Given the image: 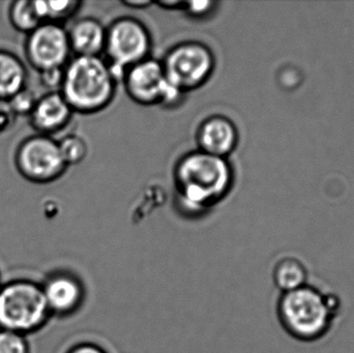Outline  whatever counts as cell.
<instances>
[{
    "instance_id": "obj_16",
    "label": "cell",
    "mask_w": 354,
    "mask_h": 353,
    "mask_svg": "<svg viewBox=\"0 0 354 353\" xmlns=\"http://www.w3.org/2000/svg\"><path fill=\"white\" fill-rule=\"evenodd\" d=\"M10 20L17 30L27 35L43 24L32 0L12 2L10 8Z\"/></svg>"
},
{
    "instance_id": "obj_7",
    "label": "cell",
    "mask_w": 354,
    "mask_h": 353,
    "mask_svg": "<svg viewBox=\"0 0 354 353\" xmlns=\"http://www.w3.org/2000/svg\"><path fill=\"white\" fill-rule=\"evenodd\" d=\"M15 163L19 173L35 184H48L66 172L58 141L47 135L37 134L25 139L16 151Z\"/></svg>"
},
{
    "instance_id": "obj_9",
    "label": "cell",
    "mask_w": 354,
    "mask_h": 353,
    "mask_svg": "<svg viewBox=\"0 0 354 353\" xmlns=\"http://www.w3.org/2000/svg\"><path fill=\"white\" fill-rule=\"evenodd\" d=\"M71 51L68 31L58 23H43L27 35L25 41L27 60L39 72L64 68Z\"/></svg>"
},
{
    "instance_id": "obj_21",
    "label": "cell",
    "mask_w": 354,
    "mask_h": 353,
    "mask_svg": "<svg viewBox=\"0 0 354 353\" xmlns=\"http://www.w3.org/2000/svg\"><path fill=\"white\" fill-rule=\"evenodd\" d=\"M214 6L212 1H189L185 2L183 10L194 18H201L212 10Z\"/></svg>"
},
{
    "instance_id": "obj_1",
    "label": "cell",
    "mask_w": 354,
    "mask_h": 353,
    "mask_svg": "<svg viewBox=\"0 0 354 353\" xmlns=\"http://www.w3.org/2000/svg\"><path fill=\"white\" fill-rule=\"evenodd\" d=\"M174 178L181 204L191 213H199L226 196L233 174L226 159L198 151L178 162Z\"/></svg>"
},
{
    "instance_id": "obj_11",
    "label": "cell",
    "mask_w": 354,
    "mask_h": 353,
    "mask_svg": "<svg viewBox=\"0 0 354 353\" xmlns=\"http://www.w3.org/2000/svg\"><path fill=\"white\" fill-rule=\"evenodd\" d=\"M239 134L234 124L224 116L207 118L200 124L197 133L199 151L226 159L237 145Z\"/></svg>"
},
{
    "instance_id": "obj_4",
    "label": "cell",
    "mask_w": 354,
    "mask_h": 353,
    "mask_svg": "<svg viewBox=\"0 0 354 353\" xmlns=\"http://www.w3.org/2000/svg\"><path fill=\"white\" fill-rule=\"evenodd\" d=\"M334 300L312 288L285 292L279 305L283 325L295 337L312 340L322 336L330 325Z\"/></svg>"
},
{
    "instance_id": "obj_20",
    "label": "cell",
    "mask_w": 354,
    "mask_h": 353,
    "mask_svg": "<svg viewBox=\"0 0 354 353\" xmlns=\"http://www.w3.org/2000/svg\"><path fill=\"white\" fill-rule=\"evenodd\" d=\"M64 68L43 70L41 74V82L50 91H59L64 80Z\"/></svg>"
},
{
    "instance_id": "obj_19",
    "label": "cell",
    "mask_w": 354,
    "mask_h": 353,
    "mask_svg": "<svg viewBox=\"0 0 354 353\" xmlns=\"http://www.w3.org/2000/svg\"><path fill=\"white\" fill-rule=\"evenodd\" d=\"M0 353H29L24 336L0 330Z\"/></svg>"
},
{
    "instance_id": "obj_18",
    "label": "cell",
    "mask_w": 354,
    "mask_h": 353,
    "mask_svg": "<svg viewBox=\"0 0 354 353\" xmlns=\"http://www.w3.org/2000/svg\"><path fill=\"white\" fill-rule=\"evenodd\" d=\"M62 159L66 166L77 165L85 159L87 155V145L82 138L76 135H68L58 141Z\"/></svg>"
},
{
    "instance_id": "obj_8",
    "label": "cell",
    "mask_w": 354,
    "mask_h": 353,
    "mask_svg": "<svg viewBox=\"0 0 354 353\" xmlns=\"http://www.w3.org/2000/svg\"><path fill=\"white\" fill-rule=\"evenodd\" d=\"M124 79L131 99L140 105H169L181 95L168 82L163 64L151 58L129 68Z\"/></svg>"
},
{
    "instance_id": "obj_13",
    "label": "cell",
    "mask_w": 354,
    "mask_h": 353,
    "mask_svg": "<svg viewBox=\"0 0 354 353\" xmlns=\"http://www.w3.org/2000/svg\"><path fill=\"white\" fill-rule=\"evenodd\" d=\"M68 33L71 50L78 56L99 57L105 50L107 30L95 19L77 21Z\"/></svg>"
},
{
    "instance_id": "obj_2",
    "label": "cell",
    "mask_w": 354,
    "mask_h": 353,
    "mask_svg": "<svg viewBox=\"0 0 354 353\" xmlns=\"http://www.w3.org/2000/svg\"><path fill=\"white\" fill-rule=\"evenodd\" d=\"M115 84L110 66L101 58L77 56L64 66L59 91L73 112L97 113L111 103Z\"/></svg>"
},
{
    "instance_id": "obj_12",
    "label": "cell",
    "mask_w": 354,
    "mask_h": 353,
    "mask_svg": "<svg viewBox=\"0 0 354 353\" xmlns=\"http://www.w3.org/2000/svg\"><path fill=\"white\" fill-rule=\"evenodd\" d=\"M73 110L60 91H50L37 99L29 113L31 126L41 135L62 130L70 122Z\"/></svg>"
},
{
    "instance_id": "obj_17",
    "label": "cell",
    "mask_w": 354,
    "mask_h": 353,
    "mask_svg": "<svg viewBox=\"0 0 354 353\" xmlns=\"http://www.w3.org/2000/svg\"><path fill=\"white\" fill-rule=\"evenodd\" d=\"M80 2L75 0L66 1H35L37 14L43 23H57L70 18L78 10Z\"/></svg>"
},
{
    "instance_id": "obj_23",
    "label": "cell",
    "mask_w": 354,
    "mask_h": 353,
    "mask_svg": "<svg viewBox=\"0 0 354 353\" xmlns=\"http://www.w3.org/2000/svg\"><path fill=\"white\" fill-rule=\"evenodd\" d=\"M126 6H130V8H145L147 6H151V2L149 1H127L124 2Z\"/></svg>"
},
{
    "instance_id": "obj_6",
    "label": "cell",
    "mask_w": 354,
    "mask_h": 353,
    "mask_svg": "<svg viewBox=\"0 0 354 353\" xmlns=\"http://www.w3.org/2000/svg\"><path fill=\"white\" fill-rule=\"evenodd\" d=\"M162 64L168 82L183 93L199 88L209 79L214 58L203 44L187 41L174 48Z\"/></svg>"
},
{
    "instance_id": "obj_5",
    "label": "cell",
    "mask_w": 354,
    "mask_h": 353,
    "mask_svg": "<svg viewBox=\"0 0 354 353\" xmlns=\"http://www.w3.org/2000/svg\"><path fill=\"white\" fill-rule=\"evenodd\" d=\"M151 47V35L142 23L132 18L114 22L107 30L105 50L115 80L124 79L129 68L147 59Z\"/></svg>"
},
{
    "instance_id": "obj_15",
    "label": "cell",
    "mask_w": 354,
    "mask_h": 353,
    "mask_svg": "<svg viewBox=\"0 0 354 353\" xmlns=\"http://www.w3.org/2000/svg\"><path fill=\"white\" fill-rule=\"evenodd\" d=\"M274 278L277 286L283 292H292L303 287L306 271L303 265L297 259H283L274 267Z\"/></svg>"
},
{
    "instance_id": "obj_3",
    "label": "cell",
    "mask_w": 354,
    "mask_h": 353,
    "mask_svg": "<svg viewBox=\"0 0 354 353\" xmlns=\"http://www.w3.org/2000/svg\"><path fill=\"white\" fill-rule=\"evenodd\" d=\"M50 314L41 286L16 281L0 288V330L24 336L41 329Z\"/></svg>"
},
{
    "instance_id": "obj_14",
    "label": "cell",
    "mask_w": 354,
    "mask_h": 353,
    "mask_svg": "<svg viewBox=\"0 0 354 353\" xmlns=\"http://www.w3.org/2000/svg\"><path fill=\"white\" fill-rule=\"evenodd\" d=\"M27 70L12 52L0 50V101L10 102L26 87Z\"/></svg>"
},
{
    "instance_id": "obj_22",
    "label": "cell",
    "mask_w": 354,
    "mask_h": 353,
    "mask_svg": "<svg viewBox=\"0 0 354 353\" xmlns=\"http://www.w3.org/2000/svg\"><path fill=\"white\" fill-rule=\"evenodd\" d=\"M68 353H107L95 344L85 343L77 345Z\"/></svg>"
},
{
    "instance_id": "obj_10",
    "label": "cell",
    "mask_w": 354,
    "mask_h": 353,
    "mask_svg": "<svg viewBox=\"0 0 354 353\" xmlns=\"http://www.w3.org/2000/svg\"><path fill=\"white\" fill-rule=\"evenodd\" d=\"M51 314L66 316L76 312L84 300L82 282L68 273L52 274L41 286Z\"/></svg>"
}]
</instances>
